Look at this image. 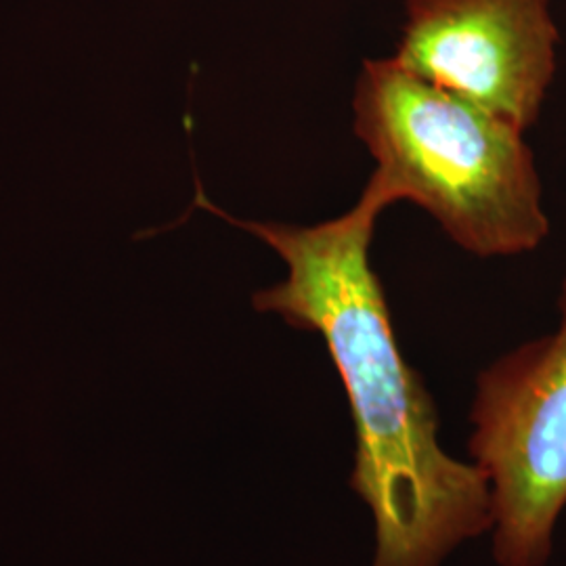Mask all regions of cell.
<instances>
[{"instance_id": "cell-2", "label": "cell", "mask_w": 566, "mask_h": 566, "mask_svg": "<svg viewBox=\"0 0 566 566\" xmlns=\"http://www.w3.org/2000/svg\"><path fill=\"white\" fill-rule=\"evenodd\" d=\"M350 105L353 133L392 202L420 206L479 259L521 256L546 242L542 177L521 128L392 57L364 61Z\"/></svg>"}, {"instance_id": "cell-1", "label": "cell", "mask_w": 566, "mask_h": 566, "mask_svg": "<svg viewBox=\"0 0 566 566\" xmlns=\"http://www.w3.org/2000/svg\"><path fill=\"white\" fill-rule=\"evenodd\" d=\"M392 203L369 175L357 203L336 219L243 221L206 196L196 172L189 212L206 210L282 259V282L254 292L252 306L317 334L338 371L355 426L350 486L374 516L371 566H441L455 547L491 533V486L479 465L439 443L434 401L397 343L371 266L376 223Z\"/></svg>"}, {"instance_id": "cell-3", "label": "cell", "mask_w": 566, "mask_h": 566, "mask_svg": "<svg viewBox=\"0 0 566 566\" xmlns=\"http://www.w3.org/2000/svg\"><path fill=\"white\" fill-rule=\"evenodd\" d=\"M558 325L486 365L468 451L485 472L500 566H546L566 507V275Z\"/></svg>"}, {"instance_id": "cell-4", "label": "cell", "mask_w": 566, "mask_h": 566, "mask_svg": "<svg viewBox=\"0 0 566 566\" xmlns=\"http://www.w3.org/2000/svg\"><path fill=\"white\" fill-rule=\"evenodd\" d=\"M549 0H405L392 60L526 133L558 67Z\"/></svg>"}]
</instances>
